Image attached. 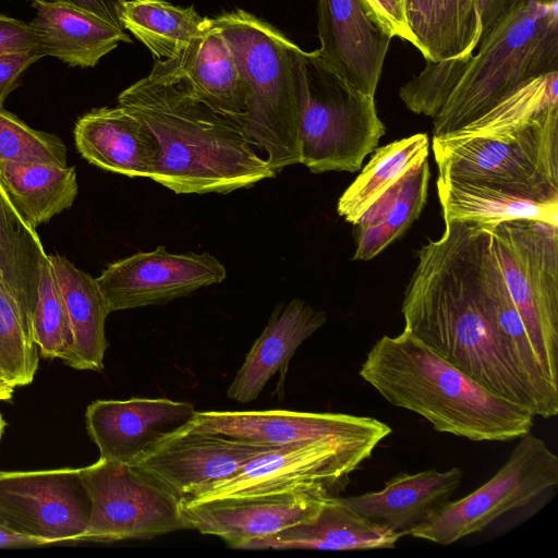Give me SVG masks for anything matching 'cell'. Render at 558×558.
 I'll list each match as a JSON object with an SVG mask.
<instances>
[{
  "label": "cell",
  "instance_id": "9a60e30c",
  "mask_svg": "<svg viewBox=\"0 0 558 558\" xmlns=\"http://www.w3.org/2000/svg\"><path fill=\"white\" fill-rule=\"evenodd\" d=\"M192 427L276 447L319 440L379 445L392 432L389 425L375 417L290 410L197 411Z\"/></svg>",
  "mask_w": 558,
  "mask_h": 558
},
{
  "label": "cell",
  "instance_id": "8fae6325",
  "mask_svg": "<svg viewBox=\"0 0 558 558\" xmlns=\"http://www.w3.org/2000/svg\"><path fill=\"white\" fill-rule=\"evenodd\" d=\"M378 445L319 440L279 447L257 456L231 476L211 483L186 501L323 488L335 495Z\"/></svg>",
  "mask_w": 558,
  "mask_h": 558
},
{
  "label": "cell",
  "instance_id": "d6986e66",
  "mask_svg": "<svg viewBox=\"0 0 558 558\" xmlns=\"http://www.w3.org/2000/svg\"><path fill=\"white\" fill-rule=\"evenodd\" d=\"M326 320L325 312L313 308L301 299L280 304L236 372L227 390L228 398L242 404L254 401L277 373V393L282 395L291 359Z\"/></svg>",
  "mask_w": 558,
  "mask_h": 558
},
{
  "label": "cell",
  "instance_id": "ba28073f",
  "mask_svg": "<svg viewBox=\"0 0 558 558\" xmlns=\"http://www.w3.org/2000/svg\"><path fill=\"white\" fill-rule=\"evenodd\" d=\"M438 177L558 201V110L507 136L433 137Z\"/></svg>",
  "mask_w": 558,
  "mask_h": 558
},
{
  "label": "cell",
  "instance_id": "5bb4252c",
  "mask_svg": "<svg viewBox=\"0 0 558 558\" xmlns=\"http://www.w3.org/2000/svg\"><path fill=\"white\" fill-rule=\"evenodd\" d=\"M335 496L323 488L259 495H234L181 501L187 530L220 537L232 548L247 549L264 537L316 517Z\"/></svg>",
  "mask_w": 558,
  "mask_h": 558
},
{
  "label": "cell",
  "instance_id": "7402d4cb",
  "mask_svg": "<svg viewBox=\"0 0 558 558\" xmlns=\"http://www.w3.org/2000/svg\"><path fill=\"white\" fill-rule=\"evenodd\" d=\"M462 477L460 468L400 473L380 490L338 498L365 519L404 536L450 500Z\"/></svg>",
  "mask_w": 558,
  "mask_h": 558
},
{
  "label": "cell",
  "instance_id": "4fadbf2b",
  "mask_svg": "<svg viewBox=\"0 0 558 558\" xmlns=\"http://www.w3.org/2000/svg\"><path fill=\"white\" fill-rule=\"evenodd\" d=\"M225 266L204 252L173 254L162 245L108 265L96 279L108 314L163 304L225 280Z\"/></svg>",
  "mask_w": 558,
  "mask_h": 558
},
{
  "label": "cell",
  "instance_id": "30bf717a",
  "mask_svg": "<svg viewBox=\"0 0 558 558\" xmlns=\"http://www.w3.org/2000/svg\"><path fill=\"white\" fill-rule=\"evenodd\" d=\"M81 473L92 502L83 542L150 539L186 530L182 499L138 466L99 458Z\"/></svg>",
  "mask_w": 558,
  "mask_h": 558
},
{
  "label": "cell",
  "instance_id": "9c48e42d",
  "mask_svg": "<svg viewBox=\"0 0 558 558\" xmlns=\"http://www.w3.org/2000/svg\"><path fill=\"white\" fill-rule=\"evenodd\" d=\"M557 484L558 457L530 432L520 437L493 477L461 499L447 501L409 535L439 545L453 544L525 507Z\"/></svg>",
  "mask_w": 558,
  "mask_h": 558
},
{
  "label": "cell",
  "instance_id": "f35d334b",
  "mask_svg": "<svg viewBox=\"0 0 558 558\" xmlns=\"http://www.w3.org/2000/svg\"><path fill=\"white\" fill-rule=\"evenodd\" d=\"M44 56L27 51L0 56V107L8 96L20 86L22 74Z\"/></svg>",
  "mask_w": 558,
  "mask_h": 558
},
{
  "label": "cell",
  "instance_id": "4316f807",
  "mask_svg": "<svg viewBox=\"0 0 558 558\" xmlns=\"http://www.w3.org/2000/svg\"><path fill=\"white\" fill-rule=\"evenodd\" d=\"M405 15L414 47L427 62L466 57L482 37L475 0H405Z\"/></svg>",
  "mask_w": 558,
  "mask_h": 558
},
{
  "label": "cell",
  "instance_id": "60d3db41",
  "mask_svg": "<svg viewBox=\"0 0 558 558\" xmlns=\"http://www.w3.org/2000/svg\"><path fill=\"white\" fill-rule=\"evenodd\" d=\"M519 0H475L482 21V35ZM542 3H554L558 0H536Z\"/></svg>",
  "mask_w": 558,
  "mask_h": 558
},
{
  "label": "cell",
  "instance_id": "277c9868",
  "mask_svg": "<svg viewBox=\"0 0 558 558\" xmlns=\"http://www.w3.org/2000/svg\"><path fill=\"white\" fill-rule=\"evenodd\" d=\"M359 373L389 403L423 416L440 433L509 441L534 424L527 409L492 392L407 329L378 339Z\"/></svg>",
  "mask_w": 558,
  "mask_h": 558
},
{
  "label": "cell",
  "instance_id": "83f0119b",
  "mask_svg": "<svg viewBox=\"0 0 558 558\" xmlns=\"http://www.w3.org/2000/svg\"><path fill=\"white\" fill-rule=\"evenodd\" d=\"M430 170L425 159L384 194L356 221L353 260H369L397 240L420 216L428 192Z\"/></svg>",
  "mask_w": 558,
  "mask_h": 558
},
{
  "label": "cell",
  "instance_id": "ffe728a7",
  "mask_svg": "<svg viewBox=\"0 0 558 558\" xmlns=\"http://www.w3.org/2000/svg\"><path fill=\"white\" fill-rule=\"evenodd\" d=\"M149 74L182 82L193 96L239 124L245 114L244 82L228 43L214 25L177 57L156 59Z\"/></svg>",
  "mask_w": 558,
  "mask_h": 558
},
{
  "label": "cell",
  "instance_id": "6da1fadb",
  "mask_svg": "<svg viewBox=\"0 0 558 558\" xmlns=\"http://www.w3.org/2000/svg\"><path fill=\"white\" fill-rule=\"evenodd\" d=\"M417 252L404 291V329L492 392L534 414H558V396L524 372L502 331L487 271V226L447 221Z\"/></svg>",
  "mask_w": 558,
  "mask_h": 558
},
{
  "label": "cell",
  "instance_id": "7c38bea8",
  "mask_svg": "<svg viewBox=\"0 0 558 558\" xmlns=\"http://www.w3.org/2000/svg\"><path fill=\"white\" fill-rule=\"evenodd\" d=\"M92 502L81 468L0 471V524L45 545L83 542Z\"/></svg>",
  "mask_w": 558,
  "mask_h": 558
},
{
  "label": "cell",
  "instance_id": "ac0fdd59",
  "mask_svg": "<svg viewBox=\"0 0 558 558\" xmlns=\"http://www.w3.org/2000/svg\"><path fill=\"white\" fill-rule=\"evenodd\" d=\"M319 57L349 85L375 96L392 36L364 0H318Z\"/></svg>",
  "mask_w": 558,
  "mask_h": 558
},
{
  "label": "cell",
  "instance_id": "e0dca14e",
  "mask_svg": "<svg viewBox=\"0 0 558 558\" xmlns=\"http://www.w3.org/2000/svg\"><path fill=\"white\" fill-rule=\"evenodd\" d=\"M276 448L279 447L242 441L191 425L134 465L183 500Z\"/></svg>",
  "mask_w": 558,
  "mask_h": 558
},
{
  "label": "cell",
  "instance_id": "d590c367",
  "mask_svg": "<svg viewBox=\"0 0 558 558\" xmlns=\"http://www.w3.org/2000/svg\"><path fill=\"white\" fill-rule=\"evenodd\" d=\"M0 161L65 167L66 147L58 135L32 129L0 107Z\"/></svg>",
  "mask_w": 558,
  "mask_h": 558
},
{
  "label": "cell",
  "instance_id": "52a82bcc",
  "mask_svg": "<svg viewBox=\"0 0 558 558\" xmlns=\"http://www.w3.org/2000/svg\"><path fill=\"white\" fill-rule=\"evenodd\" d=\"M306 71L300 163L313 173L360 170L386 131L375 96L349 85L317 50L307 52Z\"/></svg>",
  "mask_w": 558,
  "mask_h": 558
},
{
  "label": "cell",
  "instance_id": "2e32d148",
  "mask_svg": "<svg viewBox=\"0 0 558 558\" xmlns=\"http://www.w3.org/2000/svg\"><path fill=\"white\" fill-rule=\"evenodd\" d=\"M196 413L193 403L167 398L96 400L87 405L85 422L99 458L134 465L191 426Z\"/></svg>",
  "mask_w": 558,
  "mask_h": 558
},
{
  "label": "cell",
  "instance_id": "d6a6232c",
  "mask_svg": "<svg viewBox=\"0 0 558 558\" xmlns=\"http://www.w3.org/2000/svg\"><path fill=\"white\" fill-rule=\"evenodd\" d=\"M558 71L532 78L450 138L498 137L518 133L558 110Z\"/></svg>",
  "mask_w": 558,
  "mask_h": 558
},
{
  "label": "cell",
  "instance_id": "b9f144b4",
  "mask_svg": "<svg viewBox=\"0 0 558 558\" xmlns=\"http://www.w3.org/2000/svg\"><path fill=\"white\" fill-rule=\"evenodd\" d=\"M45 545L40 539L23 535L0 524V548H23Z\"/></svg>",
  "mask_w": 558,
  "mask_h": 558
},
{
  "label": "cell",
  "instance_id": "3957f363",
  "mask_svg": "<svg viewBox=\"0 0 558 558\" xmlns=\"http://www.w3.org/2000/svg\"><path fill=\"white\" fill-rule=\"evenodd\" d=\"M118 104L156 137L151 180L177 194H226L277 174L239 123L180 81L148 74L121 92Z\"/></svg>",
  "mask_w": 558,
  "mask_h": 558
},
{
  "label": "cell",
  "instance_id": "ee69618b",
  "mask_svg": "<svg viewBox=\"0 0 558 558\" xmlns=\"http://www.w3.org/2000/svg\"><path fill=\"white\" fill-rule=\"evenodd\" d=\"M4 427H5V422H4L3 417H2V414L0 413V441H1V437H2V434H3Z\"/></svg>",
  "mask_w": 558,
  "mask_h": 558
},
{
  "label": "cell",
  "instance_id": "d4e9b609",
  "mask_svg": "<svg viewBox=\"0 0 558 558\" xmlns=\"http://www.w3.org/2000/svg\"><path fill=\"white\" fill-rule=\"evenodd\" d=\"M68 311L73 344L63 361L80 371L104 368L108 348L105 323L108 312L96 279L76 268L68 258L48 255Z\"/></svg>",
  "mask_w": 558,
  "mask_h": 558
},
{
  "label": "cell",
  "instance_id": "f546056e",
  "mask_svg": "<svg viewBox=\"0 0 558 558\" xmlns=\"http://www.w3.org/2000/svg\"><path fill=\"white\" fill-rule=\"evenodd\" d=\"M0 180L15 208L34 229L69 209L78 193L73 166L0 161Z\"/></svg>",
  "mask_w": 558,
  "mask_h": 558
},
{
  "label": "cell",
  "instance_id": "4dcf8cb0",
  "mask_svg": "<svg viewBox=\"0 0 558 558\" xmlns=\"http://www.w3.org/2000/svg\"><path fill=\"white\" fill-rule=\"evenodd\" d=\"M120 20L157 60L177 57L213 26L211 19L192 7H175L166 0H125Z\"/></svg>",
  "mask_w": 558,
  "mask_h": 558
},
{
  "label": "cell",
  "instance_id": "f1b7e54d",
  "mask_svg": "<svg viewBox=\"0 0 558 558\" xmlns=\"http://www.w3.org/2000/svg\"><path fill=\"white\" fill-rule=\"evenodd\" d=\"M47 257L36 229L15 208L0 180V284L32 324L40 267Z\"/></svg>",
  "mask_w": 558,
  "mask_h": 558
},
{
  "label": "cell",
  "instance_id": "603a6c76",
  "mask_svg": "<svg viewBox=\"0 0 558 558\" xmlns=\"http://www.w3.org/2000/svg\"><path fill=\"white\" fill-rule=\"evenodd\" d=\"M401 537L331 496L312 520L260 538L247 549H380L395 547Z\"/></svg>",
  "mask_w": 558,
  "mask_h": 558
},
{
  "label": "cell",
  "instance_id": "484cf974",
  "mask_svg": "<svg viewBox=\"0 0 558 558\" xmlns=\"http://www.w3.org/2000/svg\"><path fill=\"white\" fill-rule=\"evenodd\" d=\"M437 191L445 222L488 226L533 219L558 227V201H544L499 186L439 177Z\"/></svg>",
  "mask_w": 558,
  "mask_h": 558
},
{
  "label": "cell",
  "instance_id": "836d02e7",
  "mask_svg": "<svg viewBox=\"0 0 558 558\" xmlns=\"http://www.w3.org/2000/svg\"><path fill=\"white\" fill-rule=\"evenodd\" d=\"M38 351L29 323L0 284V372L13 387L29 385L38 368Z\"/></svg>",
  "mask_w": 558,
  "mask_h": 558
},
{
  "label": "cell",
  "instance_id": "7a4b0ae2",
  "mask_svg": "<svg viewBox=\"0 0 558 558\" xmlns=\"http://www.w3.org/2000/svg\"><path fill=\"white\" fill-rule=\"evenodd\" d=\"M477 53L424 70L399 92L433 118V137L458 131L527 81L558 71V2L519 0L481 37Z\"/></svg>",
  "mask_w": 558,
  "mask_h": 558
},
{
  "label": "cell",
  "instance_id": "cb8c5ba5",
  "mask_svg": "<svg viewBox=\"0 0 558 558\" xmlns=\"http://www.w3.org/2000/svg\"><path fill=\"white\" fill-rule=\"evenodd\" d=\"M29 25L38 37V51L70 66L93 68L116 49L131 43L125 29L66 4L37 5Z\"/></svg>",
  "mask_w": 558,
  "mask_h": 558
},
{
  "label": "cell",
  "instance_id": "7bdbcfd3",
  "mask_svg": "<svg viewBox=\"0 0 558 558\" xmlns=\"http://www.w3.org/2000/svg\"><path fill=\"white\" fill-rule=\"evenodd\" d=\"M14 389L3 377L0 372V401H10Z\"/></svg>",
  "mask_w": 558,
  "mask_h": 558
},
{
  "label": "cell",
  "instance_id": "5b68a950",
  "mask_svg": "<svg viewBox=\"0 0 558 558\" xmlns=\"http://www.w3.org/2000/svg\"><path fill=\"white\" fill-rule=\"evenodd\" d=\"M235 59L246 90L241 128L277 173L300 163L307 52L243 10L211 19Z\"/></svg>",
  "mask_w": 558,
  "mask_h": 558
},
{
  "label": "cell",
  "instance_id": "74e56055",
  "mask_svg": "<svg viewBox=\"0 0 558 558\" xmlns=\"http://www.w3.org/2000/svg\"><path fill=\"white\" fill-rule=\"evenodd\" d=\"M377 20L392 37H399L414 46L405 15V0H364Z\"/></svg>",
  "mask_w": 558,
  "mask_h": 558
},
{
  "label": "cell",
  "instance_id": "44dd1931",
  "mask_svg": "<svg viewBox=\"0 0 558 558\" xmlns=\"http://www.w3.org/2000/svg\"><path fill=\"white\" fill-rule=\"evenodd\" d=\"M75 146L89 163L130 178H153L160 149L153 133L123 107L95 108L74 128Z\"/></svg>",
  "mask_w": 558,
  "mask_h": 558
},
{
  "label": "cell",
  "instance_id": "8992f818",
  "mask_svg": "<svg viewBox=\"0 0 558 558\" xmlns=\"http://www.w3.org/2000/svg\"><path fill=\"white\" fill-rule=\"evenodd\" d=\"M487 227L493 253L533 350L549 380L558 386V227L533 219Z\"/></svg>",
  "mask_w": 558,
  "mask_h": 558
},
{
  "label": "cell",
  "instance_id": "8d00e7d4",
  "mask_svg": "<svg viewBox=\"0 0 558 558\" xmlns=\"http://www.w3.org/2000/svg\"><path fill=\"white\" fill-rule=\"evenodd\" d=\"M27 51H38V37L32 26L0 13V56Z\"/></svg>",
  "mask_w": 558,
  "mask_h": 558
},
{
  "label": "cell",
  "instance_id": "1f68e13d",
  "mask_svg": "<svg viewBox=\"0 0 558 558\" xmlns=\"http://www.w3.org/2000/svg\"><path fill=\"white\" fill-rule=\"evenodd\" d=\"M429 138L416 133L391 142L375 150L374 155L340 196L339 216L355 225L367 208L409 170L427 159Z\"/></svg>",
  "mask_w": 558,
  "mask_h": 558
},
{
  "label": "cell",
  "instance_id": "ab89813d",
  "mask_svg": "<svg viewBox=\"0 0 558 558\" xmlns=\"http://www.w3.org/2000/svg\"><path fill=\"white\" fill-rule=\"evenodd\" d=\"M35 7L66 4L90 13L111 25L122 28L120 12L125 0H31Z\"/></svg>",
  "mask_w": 558,
  "mask_h": 558
},
{
  "label": "cell",
  "instance_id": "e575fe53",
  "mask_svg": "<svg viewBox=\"0 0 558 558\" xmlns=\"http://www.w3.org/2000/svg\"><path fill=\"white\" fill-rule=\"evenodd\" d=\"M33 331L41 356L62 361L68 357L73 344V333L49 257L40 267Z\"/></svg>",
  "mask_w": 558,
  "mask_h": 558
}]
</instances>
